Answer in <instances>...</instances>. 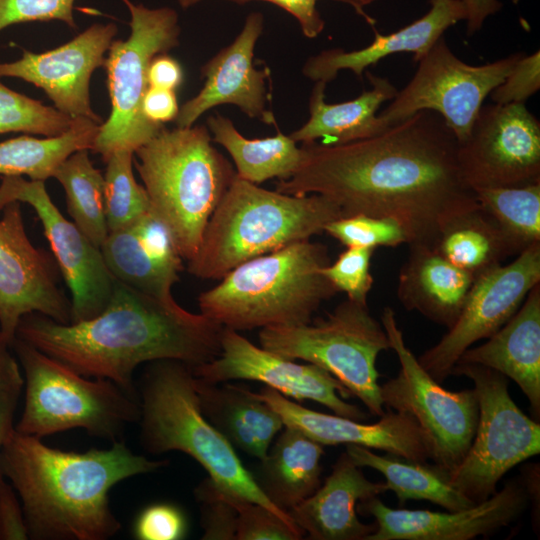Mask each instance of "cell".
Wrapping results in <instances>:
<instances>
[{"label": "cell", "mask_w": 540, "mask_h": 540, "mask_svg": "<svg viewBox=\"0 0 540 540\" xmlns=\"http://www.w3.org/2000/svg\"><path fill=\"white\" fill-rule=\"evenodd\" d=\"M299 169L276 190L318 194L343 216L366 214L396 220L409 244L431 245L453 215L477 205L463 180L458 141L435 112L423 110L382 133L355 142L302 143Z\"/></svg>", "instance_id": "6da1fadb"}, {"label": "cell", "mask_w": 540, "mask_h": 540, "mask_svg": "<svg viewBox=\"0 0 540 540\" xmlns=\"http://www.w3.org/2000/svg\"><path fill=\"white\" fill-rule=\"evenodd\" d=\"M223 326L115 280L105 309L70 324L44 315H25L16 337L62 362L77 373L115 382L135 395L138 365L178 360L190 366L218 356ZM136 396V395H135Z\"/></svg>", "instance_id": "7a4b0ae2"}, {"label": "cell", "mask_w": 540, "mask_h": 540, "mask_svg": "<svg viewBox=\"0 0 540 540\" xmlns=\"http://www.w3.org/2000/svg\"><path fill=\"white\" fill-rule=\"evenodd\" d=\"M14 430L0 448V470L22 504L32 540H107L121 523L109 492L117 483L166 466L132 452L123 441L78 453Z\"/></svg>", "instance_id": "3957f363"}, {"label": "cell", "mask_w": 540, "mask_h": 540, "mask_svg": "<svg viewBox=\"0 0 540 540\" xmlns=\"http://www.w3.org/2000/svg\"><path fill=\"white\" fill-rule=\"evenodd\" d=\"M325 245L299 241L250 259L198 297L200 313L236 331L311 322L337 289L321 273Z\"/></svg>", "instance_id": "277c9868"}, {"label": "cell", "mask_w": 540, "mask_h": 540, "mask_svg": "<svg viewBox=\"0 0 540 540\" xmlns=\"http://www.w3.org/2000/svg\"><path fill=\"white\" fill-rule=\"evenodd\" d=\"M342 216L341 209L322 195L271 191L236 175L187 270L199 279H221L250 259L320 234Z\"/></svg>", "instance_id": "5b68a950"}, {"label": "cell", "mask_w": 540, "mask_h": 540, "mask_svg": "<svg viewBox=\"0 0 540 540\" xmlns=\"http://www.w3.org/2000/svg\"><path fill=\"white\" fill-rule=\"evenodd\" d=\"M134 155L151 211L170 230L180 256L191 260L236 170L204 125L164 127Z\"/></svg>", "instance_id": "8992f818"}, {"label": "cell", "mask_w": 540, "mask_h": 540, "mask_svg": "<svg viewBox=\"0 0 540 540\" xmlns=\"http://www.w3.org/2000/svg\"><path fill=\"white\" fill-rule=\"evenodd\" d=\"M139 389L140 443L145 451L183 452L195 459L225 492L294 523L288 513L264 495L235 448L202 414L192 366L170 359L150 362Z\"/></svg>", "instance_id": "52a82bcc"}, {"label": "cell", "mask_w": 540, "mask_h": 540, "mask_svg": "<svg viewBox=\"0 0 540 540\" xmlns=\"http://www.w3.org/2000/svg\"><path fill=\"white\" fill-rule=\"evenodd\" d=\"M24 372L25 401L15 430L38 438L73 428L111 442L140 418L139 399L115 382L83 376L15 337Z\"/></svg>", "instance_id": "ba28073f"}, {"label": "cell", "mask_w": 540, "mask_h": 540, "mask_svg": "<svg viewBox=\"0 0 540 540\" xmlns=\"http://www.w3.org/2000/svg\"><path fill=\"white\" fill-rule=\"evenodd\" d=\"M262 348L287 359H301L329 372L371 415L384 405L376 368L378 355L390 349L381 322L368 305L346 299L325 318L301 325L271 326L259 332Z\"/></svg>", "instance_id": "9c48e42d"}, {"label": "cell", "mask_w": 540, "mask_h": 540, "mask_svg": "<svg viewBox=\"0 0 540 540\" xmlns=\"http://www.w3.org/2000/svg\"><path fill=\"white\" fill-rule=\"evenodd\" d=\"M121 1L130 14V35L114 40L105 58L111 113L99 126L92 149L104 161L119 150L135 152L165 127L144 116L142 102L151 60L178 46L181 31L175 10Z\"/></svg>", "instance_id": "30bf717a"}, {"label": "cell", "mask_w": 540, "mask_h": 540, "mask_svg": "<svg viewBox=\"0 0 540 540\" xmlns=\"http://www.w3.org/2000/svg\"><path fill=\"white\" fill-rule=\"evenodd\" d=\"M451 375L474 384L479 415L472 443L450 483L474 504L496 492L501 478L513 467L540 453V425L516 405L508 378L491 368L456 363Z\"/></svg>", "instance_id": "8fae6325"}, {"label": "cell", "mask_w": 540, "mask_h": 540, "mask_svg": "<svg viewBox=\"0 0 540 540\" xmlns=\"http://www.w3.org/2000/svg\"><path fill=\"white\" fill-rule=\"evenodd\" d=\"M381 323L400 364L398 374L380 385L383 405L411 415L426 436L430 459L451 473L475 435L479 406L473 389L449 391L421 366L406 345L395 312L385 307Z\"/></svg>", "instance_id": "7c38bea8"}, {"label": "cell", "mask_w": 540, "mask_h": 540, "mask_svg": "<svg viewBox=\"0 0 540 540\" xmlns=\"http://www.w3.org/2000/svg\"><path fill=\"white\" fill-rule=\"evenodd\" d=\"M524 53L483 65H469L440 37L418 60L408 84L378 115L391 126L428 110L437 113L458 143L467 139L484 100L506 78Z\"/></svg>", "instance_id": "4fadbf2b"}, {"label": "cell", "mask_w": 540, "mask_h": 540, "mask_svg": "<svg viewBox=\"0 0 540 540\" xmlns=\"http://www.w3.org/2000/svg\"><path fill=\"white\" fill-rule=\"evenodd\" d=\"M539 283L540 242L522 251L511 263L478 275L457 321L439 342L417 358L421 366L436 382L443 383L463 352L500 329Z\"/></svg>", "instance_id": "5bb4252c"}, {"label": "cell", "mask_w": 540, "mask_h": 540, "mask_svg": "<svg viewBox=\"0 0 540 540\" xmlns=\"http://www.w3.org/2000/svg\"><path fill=\"white\" fill-rule=\"evenodd\" d=\"M457 160L474 191L540 182V122L525 103L483 105Z\"/></svg>", "instance_id": "9a60e30c"}, {"label": "cell", "mask_w": 540, "mask_h": 540, "mask_svg": "<svg viewBox=\"0 0 540 540\" xmlns=\"http://www.w3.org/2000/svg\"><path fill=\"white\" fill-rule=\"evenodd\" d=\"M11 202L30 205L42 224L71 295V323L100 314L108 305L115 284L101 249L63 216L51 200L44 181L2 176L0 210Z\"/></svg>", "instance_id": "2e32d148"}, {"label": "cell", "mask_w": 540, "mask_h": 540, "mask_svg": "<svg viewBox=\"0 0 540 540\" xmlns=\"http://www.w3.org/2000/svg\"><path fill=\"white\" fill-rule=\"evenodd\" d=\"M2 210L0 332L13 342L19 322L31 313L70 324L71 300L61 286L62 275L54 256L31 243L20 202H11Z\"/></svg>", "instance_id": "e0dca14e"}, {"label": "cell", "mask_w": 540, "mask_h": 540, "mask_svg": "<svg viewBox=\"0 0 540 540\" xmlns=\"http://www.w3.org/2000/svg\"><path fill=\"white\" fill-rule=\"evenodd\" d=\"M192 371L208 383L239 379L259 381L284 396L320 403L336 415L356 421L369 418L357 405L345 401L352 395L326 370L311 363L298 364L267 351L227 327L222 330L218 356L192 366Z\"/></svg>", "instance_id": "ac0fdd59"}, {"label": "cell", "mask_w": 540, "mask_h": 540, "mask_svg": "<svg viewBox=\"0 0 540 540\" xmlns=\"http://www.w3.org/2000/svg\"><path fill=\"white\" fill-rule=\"evenodd\" d=\"M529 501L523 481L512 479L488 499L463 510L393 509L376 496L360 501L357 512L375 519L376 531L366 540H471L511 524Z\"/></svg>", "instance_id": "d6986e66"}, {"label": "cell", "mask_w": 540, "mask_h": 540, "mask_svg": "<svg viewBox=\"0 0 540 540\" xmlns=\"http://www.w3.org/2000/svg\"><path fill=\"white\" fill-rule=\"evenodd\" d=\"M118 28L96 23L71 41L43 53L24 51L20 59L0 62V77L20 78L42 90L54 107L71 118H87L102 124L90 101V79L104 65Z\"/></svg>", "instance_id": "ffe728a7"}, {"label": "cell", "mask_w": 540, "mask_h": 540, "mask_svg": "<svg viewBox=\"0 0 540 540\" xmlns=\"http://www.w3.org/2000/svg\"><path fill=\"white\" fill-rule=\"evenodd\" d=\"M253 393L278 413L284 426L298 429L323 446L354 444L419 462L431 457L425 434L416 420L404 412L389 409L379 421L365 424L310 410L268 386Z\"/></svg>", "instance_id": "44dd1931"}, {"label": "cell", "mask_w": 540, "mask_h": 540, "mask_svg": "<svg viewBox=\"0 0 540 540\" xmlns=\"http://www.w3.org/2000/svg\"><path fill=\"white\" fill-rule=\"evenodd\" d=\"M263 24L260 12L250 13L235 40L202 66L204 85L179 108L176 127L193 126L204 112L221 104L236 105L250 118L275 124L272 112L266 109L269 70H258L253 62Z\"/></svg>", "instance_id": "7402d4cb"}, {"label": "cell", "mask_w": 540, "mask_h": 540, "mask_svg": "<svg viewBox=\"0 0 540 540\" xmlns=\"http://www.w3.org/2000/svg\"><path fill=\"white\" fill-rule=\"evenodd\" d=\"M115 280L163 301L183 270L172 234L158 219L145 218L109 232L100 247Z\"/></svg>", "instance_id": "603a6c76"}, {"label": "cell", "mask_w": 540, "mask_h": 540, "mask_svg": "<svg viewBox=\"0 0 540 540\" xmlns=\"http://www.w3.org/2000/svg\"><path fill=\"white\" fill-rule=\"evenodd\" d=\"M362 467L342 453L324 483L288 511L292 521L313 540H366L376 523H362L357 504L388 491L385 482H372Z\"/></svg>", "instance_id": "cb8c5ba5"}, {"label": "cell", "mask_w": 540, "mask_h": 540, "mask_svg": "<svg viewBox=\"0 0 540 540\" xmlns=\"http://www.w3.org/2000/svg\"><path fill=\"white\" fill-rule=\"evenodd\" d=\"M465 18L466 11L460 0H430L429 10L412 23L390 34H380L374 29L373 41L358 50L322 51L306 61L302 73L314 82L328 84L341 70H350L362 79L370 65L397 53H411L418 62L449 27Z\"/></svg>", "instance_id": "d4e9b609"}, {"label": "cell", "mask_w": 540, "mask_h": 540, "mask_svg": "<svg viewBox=\"0 0 540 540\" xmlns=\"http://www.w3.org/2000/svg\"><path fill=\"white\" fill-rule=\"evenodd\" d=\"M488 340L463 352L457 363L491 368L512 379L540 416V283L516 313Z\"/></svg>", "instance_id": "484cf974"}, {"label": "cell", "mask_w": 540, "mask_h": 540, "mask_svg": "<svg viewBox=\"0 0 540 540\" xmlns=\"http://www.w3.org/2000/svg\"><path fill=\"white\" fill-rule=\"evenodd\" d=\"M475 276L453 265L431 245L409 244L397 296L409 311H417L448 329L457 321Z\"/></svg>", "instance_id": "4316f807"}, {"label": "cell", "mask_w": 540, "mask_h": 540, "mask_svg": "<svg viewBox=\"0 0 540 540\" xmlns=\"http://www.w3.org/2000/svg\"><path fill=\"white\" fill-rule=\"evenodd\" d=\"M195 385L201 412L209 423L234 448L262 460L284 427L278 413L246 387L219 386L196 376Z\"/></svg>", "instance_id": "83f0119b"}, {"label": "cell", "mask_w": 540, "mask_h": 540, "mask_svg": "<svg viewBox=\"0 0 540 540\" xmlns=\"http://www.w3.org/2000/svg\"><path fill=\"white\" fill-rule=\"evenodd\" d=\"M371 89L357 98L336 104L325 102L327 84L315 82L309 98V119L289 136L297 143L315 142L339 145L376 136L389 126L379 117L380 106L397 94L387 79L367 72Z\"/></svg>", "instance_id": "f1b7e54d"}, {"label": "cell", "mask_w": 540, "mask_h": 540, "mask_svg": "<svg viewBox=\"0 0 540 540\" xmlns=\"http://www.w3.org/2000/svg\"><path fill=\"white\" fill-rule=\"evenodd\" d=\"M323 447L298 429L284 426L254 476L272 504L288 513L319 488Z\"/></svg>", "instance_id": "f546056e"}, {"label": "cell", "mask_w": 540, "mask_h": 540, "mask_svg": "<svg viewBox=\"0 0 540 540\" xmlns=\"http://www.w3.org/2000/svg\"><path fill=\"white\" fill-rule=\"evenodd\" d=\"M346 453L360 467H370L385 477L388 490L395 493L400 505L408 500H428L458 511L475 505L450 483L449 472L437 464L408 460L396 455H378L371 449L346 445Z\"/></svg>", "instance_id": "4dcf8cb0"}, {"label": "cell", "mask_w": 540, "mask_h": 540, "mask_svg": "<svg viewBox=\"0 0 540 540\" xmlns=\"http://www.w3.org/2000/svg\"><path fill=\"white\" fill-rule=\"evenodd\" d=\"M212 141L223 146L232 157L236 175L253 184L268 179L286 180L299 169L304 159L303 147L282 132L261 139L245 138L233 122L220 114L207 119Z\"/></svg>", "instance_id": "1f68e13d"}, {"label": "cell", "mask_w": 540, "mask_h": 540, "mask_svg": "<svg viewBox=\"0 0 540 540\" xmlns=\"http://www.w3.org/2000/svg\"><path fill=\"white\" fill-rule=\"evenodd\" d=\"M431 246L475 277L511 256L500 231L478 203L449 218Z\"/></svg>", "instance_id": "d6a6232c"}, {"label": "cell", "mask_w": 540, "mask_h": 540, "mask_svg": "<svg viewBox=\"0 0 540 540\" xmlns=\"http://www.w3.org/2000/svg\"><path fill=\"white\" fill-rule=\"evenodd\" d=\"M100 125L79 117L67 132L58 136L24 135L0 142V175H25L31 180L45 181L72 153L93 149Z\"/></svg>", "instance_id": "836d02e7"}, {"label": "cell", "mask_w": 540, "mask_h": 540, "mask_svg": "<svg viewBox=\"0 0 540 540\" xmlns=\"http://www.w3.org/2000/svg\"><path fill=\"white\" fill-rule=\"evenodd\" d=\"M66 195L67 212L78 229L97 247L109 234L105 215L104 175L94 167L89 150L72 153L56 169Z\"/></svg>", "instance_id": "e575fe53"}, {"label": "cell", "mask_w": 540, "mask_h": 540, "mask_svg": "<svg viewBox=\"0 0 540 540\" xmlns=\"http://www.w3.org/2000/svg\"><path fill=\"white\" fill-rule=\"evenodd\" d=\"M475 196L503 236L510 255L540 242V182L477 189Z\"/></svg>", "instance_id": "d590c367"}, {"label": "cell", "mask_w": 540, "mask_h": 540, "mask_svg": "<svg viewBox=\"0 0 540 540\" xmlns=\"http://www.w3.org/2000/svg\"><path fill=\"white\" fill-rule=\"evenodd\" d=\"M105 162V215L111 232L132 224L151 207L144 186L133 173L134 152L116 151Z\"/></svg>", "instance_id": "8d00e7d4"}, {"label": "cell", "mask_w": 540, "mask_h": 540, "mask_svg": "<svg viewBox=\"0 0 540 540\" xmlns=\"http://www.w3.org/2000/svg\"><path fill=\"white\" fill-rule=\"evenodd\" d=\"M75 118L9 89L0 82V134L24 132L54 137L67 132Z\"/></svg>", "instance_id": "74e56055"}, {"label": "cell", "mask_w": 540, "mask_h": 540, "mask_svg": "<svg viewBox=\"0 0 540 540\" xmlns=\"http://www.w3.org/2000/svg\"><path fill=\"white\" fill-rule=\"evenodd\" d=\"M324 231L346 247H396L408 244L403 227L394 219L366 214L342 216L329 222Z\"/></svg>", "instance_id": "f35d334b"}, {"label": "cell", "mask_w": 540, "mask_h": 540, "mask_svg": "<svg viewBox=\"0 0 540 540\" xmlns=\"http://www.w3.org/2000/svg\"><path fill=\"white\" fill-rule=\"evenodd\" d=\"M201 515L204 540L236 539L238 496L219 488L209 477L194 490ZM244 499V498H243Z\"/></svg>", "instance_id": "ab89813d"}, {"label": "cell", "mask_w": 540, "mask_h": 540, "mask_svg": "<svg viewBox=\"0 0 540 540\" xmlns=\"http://www.w3.org/2000/svg\"><path fill=\"white\" fill-rule=\"evenodd\" d=\"M374 249L347 247L336 261L321 269V273L337 289L347 294V298L367 305V298L373 285L370 272Z\"/></svg>", "instance_id": "60d3db41"}, {"label": "cell", "mask_w": 540, "mask_h": 540, "mask_svg": "<svg viewBox=\"0 0 540 540\" xmlns=\"http://www.w3.org/2000/svg\"><path fill=\"white\" fill-rule=\"evenodd\" d=\"M236 540H299L305 533L267 508L239 497Z\"/></svg>", "instance_id": "b9f144b4"}, {"label": "cell", "mask_w": 540, "mask_h": 540, "mask_svg": "<svg viewBox=\"0 0 540 540\" xmlns=\"http://www.w3.org/2000/svg\"><path fill=\"white\" fill-rule=\"evenodd\" d=\"M188 531L184 511L167 502L145 507L133 523L132 533L138 540H180Z\"/></svg>", "instance_id": "7bdbcfd3"}, {"label": "cell", "mask_w": 540, "mask_h": 540, "mask_svg": "<svg viewBox=\"0 0 540 540\" xmlns=\"http://www.w3.org/2000/svg\"><path fill=\"white\" fill-rule=\"evenodd\" d=\"M75 0H0V31L10 25L35 21H62L71 29Z\"/></svg>", "instance_id": "ee69618b"}, {"label": "cell", "mask_w": 540, "mask_h": 540, "mask_svg": "<svg viewBox=\"0 0 540 540\" xmlns=\"http://www.w3.org/2000/svg\"><path fill=\"white\" fill-rule=\"evenodd\" d=\"M540 88V53L523 54L506 78L490 93L493 103H525Z\"/></svg>", "instance_id": "f6af8a7d"}, {"label": "cell", "mask_w": 540, "mask_h": 540, "mask_svg": "<svg viewBox=\"0 0 540 540\" xmlns=\"http://www.w3.org/2000/svg\"><path fill=\"white\" fill-rule=\"evenodd\" d=\"M28 530L21 501L0 470V540H26Z\"/></svg>", "instance_id": "bcb514c9"}, {"label": "cell", "mask_w": 540, "mask_h": 540, "mask_svg": "<svg viewBox=\"0 0 540 540\" xmlns=\"http://www.w3.org/2000/svg\"><path fill=\"white\" fill-rule=\"evenodd\" d=\"M244 4L253 0H228ZM275 4L290 13L298 21L305 37L315 38L324 29L325 22L316 5L319 0H260Z\"/></svg>", "instance_id": "7dc6e473"}, {"label": "cell", "mask_w": 540, "mask_h": 540, "mask_svg": "<svg viewBox=\"0 0 540 540\" xmlns=\"http://www.w3.org/2000/svg\"><path fill=\"white\" fill-rule=\"evenodd\" d=\"M142 110L153 123L164 124L175 120L179 112L175 91L149 86L143 98Z\"/></svg>", "instance_id": "c3c4849f"}, {"label": "cell", "mask_w": 540, "mask_h": 540, "mask_svg": "<svg viewBox=\"0 0 540 540\" xmlns=\"http://www.w3.org/2000/svg\"><path fill=\"white\" fill-rule=\"evenodd\" d=\"M147 77L150 87L175 91L182 84L184 75L180 63L162 53L151 60Z\"/></svg>", "instance_id": "681fc988"}, {"label": "cell", "mask_w": 540, "mask_h": 540, "mask_svg": "<svg viewBox=\"0 0 540 540\" xmlns=\"http://www.w3.org/2000/svg\"><path fill=\"white\" fill-rule=\"evenodd\" d=\"M11 344L12 342L0 332V392L22 389L24 385L19 365L9 351Z\"/></svg>", "instance_id": "f907efd6"}, {"label": "cell", "mask_w": 540, "mask_h": 540, "mask_svg": "<svg viewBox=\"0 0 540 540\" xmlns=\"http://www.w3.org/2000/svg\"><path fill=\"white\" fill-rule=\"evenodd\" d=\"M466 11L467 35L479 31L485 20L496 14L503 6L499 0H460Z\"/></svg>", "instance_id": "816d5d0a"}, {"label": "cell", "mask_w": 540, "mask_h": 540, "mask_svg": "<svg viewBox=\"0 0 540 540\" xmlns=\"http://www.w3.org/2000/svg\"><path fill=\"white\" fill-rule=\"evenodd\" d=\"M22 389L0 392V448L14 430V414Z\"/></svg>", "instance_id": "f5cc1de1"}, {"label": "cell", "mask_w": 540, "mask_h": 540, "mask_svg": "<svg viewBox=\"0 0 540 540\" xmlns=\"http://www.w3.org/2000/svg\"><path fill=\"white\" fill-rule=\"evenodd\" d=\"M350 5L357 14L362 16L368 24L372 27L375 24V20L365 12V7L377 2L379 0H335Z\"/></svg>", "instance_id": "db71d44e"}, {"label": "cell", "mask_w": 540, "mask_h": 540, "mask_svg": "<svg viewBox=\"0 0 540 540\" xmlns=\"http://www.w3.org/2000/svg\"><path fill=\"white\" fill-rule=\"evenodd\" d=\"M202 0H177V2L179 3V5L182 7V8H189V7H192L196 4H198L199 2H201Z\"/></svg>", "instance_id": "11a10c76"}]
</instances>
